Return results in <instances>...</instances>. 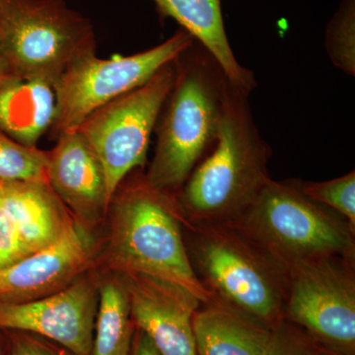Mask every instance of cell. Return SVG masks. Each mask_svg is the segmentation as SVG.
Returning a JSON list of instances; mask_svg holds the SVG:
<instances>
[{
	"instance_id": "cell-1",
	"label": "cell",
	"mask_w": 355,
	"mask_h": 355,
	"mask_svg": "<svg viewBox=\"0 0 355 355\" xmlns=\"http://www.w3.org/2000/svg\"><path fill=\"white\" fill-rule=\"evenodd\" d=\"M104 261L118 275H146L182 286L200 299L212 296L200 282L186 246L188 225L176 195L159 190L142 168L133 170L114 191L108 210Z\"/></svg>"
},
{
	"instance_id": "cell-2",
	"label": "cell",
	"mask_w": 355,
	"mask_h": 355,
	"mask_svg": "<svg viewBox=\"0 0 355 355\" xmlns=\"http://www.w3.org/2000/svg\"><path fill=\"white\" fill-rule=\"evenodd\" d=\"M174 64V84L156 123L155 153L146 177L155 188L177 196L216 146L230 81L196 40Z\"/></svg>"
},
{
	"instance_id": "cell-3",
	"label": "cell",
	"mask_w": 355,
	"mask_h": 355,
	"mask_svg": "<svg viewBox=\"0 0 355 355\" xmlns=\"http://www.w3.org/2000/svg\"><path fill=\"white\" fill-rule=\"evenodd\" d=\"M249 96L229 83L216 146L177 195L190 225L233 223L272 180V148L254 123Z\"/></svg>"
},
{
	"instance_id": "cell-4",
	"label": "cell",
	"mask_w": 355,
	"mask_h": 355,
	"mask_svg": "<svg viewBox=\"0 0 355 355\" xmlns=\"http://www.w3.org/2000/svg\"><path fill=\"white\" fill-rule=\"evenodd\" d=\"M191 266L212 300L272 329L284 320L288 273L234 224L189 225Z\"/></svg>"
},
{
	"instance_id": "cell-5",
	"label": "cell",
	"mask_w": 355,
	"mask_h": 355,
	"mask_svg": "<svg viewBox=\"0 0 355 355\" xmlns=\"http://www.w3.org/2000/svg\"><path fill=\"white\" fill-rule=\"evenodd\" d=\"M232 224L287 273L324 259L355 260V229L334 210L308 198L298 180H270Z\"/></svg>"
},
{
	"instance_id": "cell-6",
	"label": "cell",
	"mask_w": 355,
	"mask_h": 355,
	"mask_svg": "<svg viewBox=\"0 0 355 355\" xmlns=\"http://www.w3.org/2000/svg\"><path fill=\"white\" fill-rule=\"evenodd\" d=\"M96 53L92 23L64 0H0V55L20 78L53 86Z\"/></svg>"
},
{
	"instance_id": "cell-7",
	"label": "cell",
	"mask_w": 355,
	"mask_h": 355,
	"mask_svg": "<svg viewBox=\"0 0 355 355\" xmlns=\"http://www.w3.org/2000/svg\"><path fill=\"white\" fill-rule=\"evenodd\" d=\"M193 42L181 28L162 44L135 55L100 58L93 53L76 60L53 85L55 113L48 133L55 140L76 132L89 114L144 85Z\"/></svg>"
},
{
	"instance_id": "cell-8",
	"label": "cell",
	"mask_w": 355,
	"mask_h": 355,
	"mask_svg": "<svg viewBox=\"0 0 355 355\" xmlns=\"http://www.w3.org/2000/svg\"><path fill=\"white\" fill-rule=\"evenodd\" d=\"M174 60L144 85L96 110L77 128L101 161L111 200L130 172L144 169L151 135L174 84Z\"/></svg>"
},
{
	"instance_id": "cell-9",
	"label": "cell",
	"mask_w": 355,
	"mask_h": 355,
	"mask_svg": "<svg viewBox=\"0 0 355 355\" xmlns=\"http://www.w3.org/2000/svg\"><path fill=\"white\" fill-rule=\"evenodd\" d=\"M284 319L329 355L355 354V260L329 258L288 272Z\"/></svg>"
},
{
	"instance_id": "cell-10",
	"label": "cell",
	"mask_w": 355,
	"mask_h": 355,
	"mask_svg": "<svg viewBox=\"0 0 355 355\" xmlns=\"http://www.w3.org/2000/svg\"><path fill=\"white\" fill-rule=\"evenodd\" d=\"M88 272L46 297L0 304V329L36 334L60 343L72 354L91 355L99 280Z\"/></svg>"
},
{
	"instance_id": "cell-11",
	"label": "cell",
	"mask_w": 355,
	"mask_h": 355,
	"mask_svg": "<svg viewBox=\"0 0 355 355\" xmlns=\"http://www.w3.org/2000/svg\"><path fill=\"white\" fill-rule=\"evenodd\" d=\"M93 232L76 220L51 246L0 268V304L46 297L89 272L97 261Z\"/></svg>"
},
{
	"instance_id": "cell-12",
	"label": "cell",
	"mask_w": 355,
	"mask_h": 355,
	"mask_svg": "<svg viewBox=\"0 0 355 355\" xmlns=\"http://www.w3.org/2000/svg\"><path fill=\"white\" fill-rule=\"evenodd\" d=\"M130 313L160 355H198L193 319L200 299L182 286L146 275H121Z\"/></svg>"
},
{
	"instance_id": "cell-13",
	"label": "cell",
	"mask_w": 355,
	"mask_h": 355,
	"mask_svg": "<svg viewBox=\"0 0 355 355\" xmlns=\"http://www.w3.org/2000/svg\"><path fill=\"white\" fill-rule=\"evenodd\" d=\"M55 141L48 151V183L73 218L94 231L106 220L111 202L101 161L77 130Z\"/></svg>"
},
{
	"instance_id": "cell-14",
	"label": "cell",
	"mask_w": 355,
	"mask_h": 355,
	"mask_svg": "<svg viewBox=\"0 0 355 355\" xmlns=\"http://www.w3.org/2000/svg\"><path fill=\"white\" fill-rule=\"evenodd\" d=\"M161 17H170L190 33L220 64L229 81L251 93L257 83L251 70L235 58L229 44L220 0H153Z\"/></svg>"
},
{
	"instance_id": "cell-15",
	"label": "cell",
	"mask_w": 355,
	"mask_h": 355,
	"mask_svg": "<svg viewBox=\"0 0 355 355\" xmlns=\"http://www.w3.org/2000/svg\"><path fill=\"white\" fill-rule=\"evenodd\" d=\"M198 355H266L272 329L212 300L193 319Z\"/></svg>"
},
{
	"instance_id": "cell-16",
	"label": "cell",
	"mask_w": 355,
	"mask_h": 355,
	"mask_svg": "<svg viewBox=\"0 0 355 355\" xmlns=\"http://www.w3.org/2000/svg\"><path fill=\"white\" fill-rule=\"evenodd\" d=\"M55 113L53 86L16 79L0 88V130L27 146H37L49 132Z\"/></svg>"
},
{
	"instance_id": "cell-17",
	"label": "cell",
	"mask_w": 355,
	"mask_h": 355,
	"mask_svg": "<svg viewBox=\"0 0 355 355\" xmlns=\"http://www.w3.org/2000/svg\"><path fill=\"white\" fill-rule=\"evenodd\" d=\"M98 292L91 355H130L135 323L123 277L114 272L103 277L98 282Z\"/></svg>"
},
{
	"instance_id": "cell-18",
	"label": "cell",
	"mask_w": 355,
	"mask_h": 355,
	"mask_svg": "<svg viewBox=\"0 0 355 355\" xmlns=\"http://www.w3.org/2000/svg\"><path fill=\"white\" fill-rule=\"evenodd\" d=\"M49 247L29 210L15 198L0 195V268Z\"/></svg>"
},
{
	"instance_id": "cell-19",
	"label": "cell",
	"mask_w": 355,
	"mask_h": 355,
	"mask_svg": "<svg viewBox=\"0 0 355 355\" xmlns=\"http://www.w3.org/2000/svg\"><path fill=\"white\" fill-rule=\"evenodd\" d=\"M48 151L27 146L0 130V180L48 182Z\"/></svg>"
},
{
	"instance_id": "cell-20",
	"label": "cell",
	"mask_w": 355,
	"mask_h": 355,
	"mask_svg": "<svg viewBox=\"0 0 355 355\" xmlns=\"http://www.w3.org/2000/svg\"><path fill=\"white\" fill-rule=\"evenodd\" d=\"M324 46L336 69L355 74V0H343L326 30Z\"/></svg>"
},
{
	"instance_id": "cell-21",
	"label": "cell",
	"mask_w": 355,
	"mask_h": 355,
	"mask_svg": "<svg viewBox=\"0 0 355 355\" xmlns=\"http://www.w3.org/2000/svg\"><path fill=\"white\" fill-rule=\"evenodd\" d=\"M303 193L342 216L355 229V172L324 182H301Z\"/></svg>"
},
{
	"instance_id": "cell-22",
	"label": "cell",
	"mask_w": 355,
	"mask_h": 355,
	"mask_svg": "<svg viewBox=\"0 0 355 355\" xmlns=\"http://www.w3.org/2000/svg\"><path fill=\"white\" fill-rule=\"evenodd\" d=\"M266 355H329L304 331L286 320L272 327Z\"/></svg>"
},
{
	"instance_id": "cell-23",
	"label": "cell",
	"mask_w": 355,
	"mask_h": 355,
	"mask_svg": "<svg viewBox=\"0 0 355 355\" xmlns=\"http://www.w3.org/2000/svg\"><path fill=\"white\" fill-rule=\"evenodd\" d=\"M11 355H62L29 336L14 335Z\"/></svg>"
},
{
	"instance_id": "cell-24",
	"label": "cell",
	"mask_w": 355,
	"mask_h": 355,
	"mask_svg": "<svg viewBox=\"0 0 355 355\" xmlns=\"http://www.w3.org/2000/svg\"><path fill=\"white\" fill-rule=\"evenodd\" d=\"M130 355H160L153 340L140 330L132 338Z\"/></svg>"
},
{
	"instance_id": "cell-25",
	"label": "cell",
	"mask_w": 355,
	"mask_h": 355,
	"mask_svg": "<svg viewBox=\"0 0 355 355\" xmlns=\"http://www.w3.org/2000/svg\"><path fill=\"white\" fill-rule=\"evenodd\" d=\"M16 79H22L14 73L13 70L7 64L6 60L0 55V88L12 83Z\"/></svg>"
},
{
	"instance_id": "cell-26",
	"label": "cell",
	"mask_w": 355,
	"mask_h": 355,
	"mask_svg": "<svg viewBox=\"0 0 355 355\" xmlns=\"http://www.w3.org/2000/svg\"><path fill=\"white\" fill-rule=\"evenodd\" d=\"M0 355H1V349H0Z\"/></svg>"
}]
</instances>
